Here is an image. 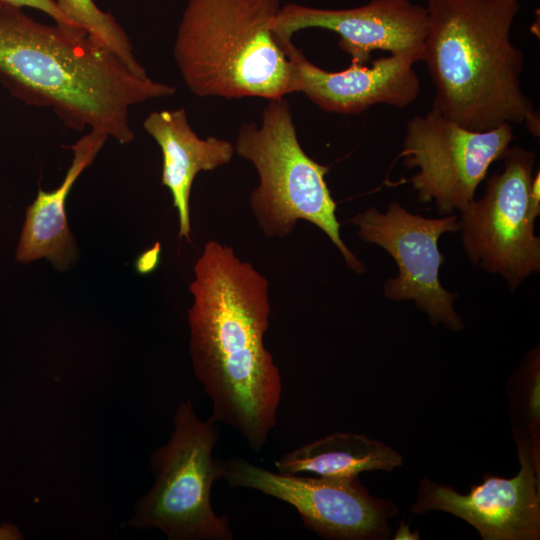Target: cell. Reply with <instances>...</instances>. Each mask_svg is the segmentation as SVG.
Returning a JSON list of instances; mask_svg holds the SVG:
<instances>
[{
  "label": "cell",
  "instance_id": "9a60e30c",
  "mask_svg": "<svg viewBox=\"0 0 540 540\" xmlns=\"http://www.w3.org/2000/svg\"><path fill=\"white\" fill-rule=\"evenodd\" d=\"M108 135L90 130L76 143L68 146L73 159L61 185L53 191H38L26 208L24 224L15 251L19 263L29 264L46 258L56 268L66 269L77 257L75 239L66 217V199L72 186L94 161Z\"/></svg>",
  "mask_w": 540,
  "mask_h": 540
},
{
  "label": "cell",
  "instance_id": "ac0fdd59",
  "mask_svg": "<svg viewBox=\"0 0 540 540\" xmlns=\"http://www.w3.org/2000/svg\"><path fill=\"white\" fill-rule=\"evenodd\" d=\"M0 7H14V8L31 7L34 9H38L41 12L47 14L58 25L68 27V28L83 30L82 28L78 27L73 22H71L62 13V11L59 9L55 0H0Z\"/></svg>",
  "mask_w": 540,
  "mask_h": 540
},
{
  "label": "cell",
  "instance_id": "d6986e66",
  "mask_svg": "<svg viewBox=\"0 0 540 540\" xmlns=\"http://www.w3.org/2000/svg\"><path fill=\"white\" fill-rule=\"evenodd\" d=\"M160 259V244L157 242L151 249L140 254L136 260V270L140 274L154 271Z\"/></svg>",
  "mask_w": 540,
  "mask_h": 540
},
{
  "label": "cell",
  "instance_id": "52a82bcc",
  "mask_svg": "<svg viewBox=\"0 0 540 540\" xmlns=\"http://www.w3.org/2000/svg\"><path fill=\"white\" fill-rule=\"evenodd\" d=\"M503 159V170L488 180L483 197L460 210V229L472 263L500 274L513 290L540 269V239L534 234L540 204L530 196L534 151L510 146Z\"/></svg>",
  "mask_w": 540,
  "mask_h": 540
},
{
  "label": "cell",
  "instance_id": "277c9868",
  "mask_svg": "<svg viewBox=\"0 0 540 540\" xmlns=\"http://www.w3.org/2000/svg\"><path fill=\"white\" fill-rule=\"evenodd\" d=\"M280 8V0H189L173 55L192 93L267 100L292 93V62L272 30Z\"/></svg>",
  "mask_w": 540,
  "mask_h": 540
},
{
  "label": "cell",
  "instance_id": "7a4b0ae2",
  "mask_svg": "<svg viewBox=\"0 0 540 540\" xmlns=\"http://www.w3.org/2000/svg\"><path fill=\"white\" fill-rule=\"evenodd\" d=\"M0 83L28 105L51 108L66 127H89L120 144L134 138L132 106L175 93L134 73L84 30L42 24L14 7H0Z\"/></svg>",
  "mask_w": 540,
  "mask_h": 540
},
{
  "label": "cell",
  "instance_id": "8fae6325",
  "mask_svg": "<svg viewBox=\"0 0 540 540\" xmlns=\"http://www.w3.org/2000/svg\"><path fill=\"white\" fill-rule=\"evenodd\" d=\"M520 469L512 478L485 475L481 484L460 494L451 486L423 479L413 514L442 511L473 526L483 540H538L540 496L534 453L527 439L514 432Z\"/></svg>",
  "mask_w": 540,
  "mask_h": 540
},
{
  "label": "cell",
  "instance_id": "8992f818",
  "mask_svg": "<svg viewBox=\"0 0 540 540\" xmlns=\"http://www.w3.org/2000/svg\"><path fill=\"white\" fill-rule=\"evenodd\" d=\"M217 424L211 417L202 420L190 400L178 405L169 440L150 456L154 483L134 505L132 528L158 529L170 540L233 539L229 518L211 503L212 486L220 480Z\"/></svg>",
  "mask_w": 540,
  "mask_h": 540
},
{
  "label": "cell",
  "instance_id": "4fadbf2b",
  "mask_svg": "<svg viewBox=\"0 0 540 540\" xmlns=\"http://www.w3.org/2000/svg\"><path fill=\"white\" fill-rule=\"evenodd\" d=\"M281 44L292 62V93L305 94L322 110L349 115L376 104L405 108L419 95L414 63L404 56L391 54L371 66L351 63L345 70L330 72L310 62L291 40Z\"/></svg>",
  "mask_w": 540,
  "mask_h": 540
},
{
  "label": "cell",
  "instance_id": "9c48e42d",
  "mask_svg": "<svg viewBox=\"0 0 540 540\" xmlns=\"http://www.w3.org/2000/svg\"><path fill=\"white\" fill-rule=\"evenodd\" d=\"M220 480L257 490L296 509L306 528L331 540L386 539L393 503L369 494L356 478L272 472L240 457L220 459Z\"/></svg>",
  "mask_w": 540,
  "mask_h": 540
},
{
  "label": "cell",
  "instance_id": "e0dca14e",
  "mask_svg": "<svg viewBox=\"0 0 540 540\" xmlns=\"http://www.w3.org/2000/svg\"><path fill=\"white\" fill-rule=\"evenodd\" d=\"M62 13L82 28L97 44L115 54L134 73L148 76L137 61L132 44L116 19L97 7L93 0H55Z\"/></svg>",
  "mask_w": 540,
  "mask_h": 540
},
{
  "label": "cell",
  "instance_id": "ffe728a7",
  "mask_svg": "<svg viewBox=\"0 0 540 540\" xmlns=\"http://www.w3.org/2000/svg\"><path fill=\"white\" fill-rule=\"evenodd\" d=\"M419 534L417 531L412 532L408 523L404 521L401 522L399 528L394 536L395 540L400 539H419Z\"/></svg>",
  "mask_w": 540,
  "mask_h": 540
},
{
  "label": "cell",
  "instance_id": "30bf717a",
  "mask_svg": "<svg viewBox=\"0 0 540 540\" xmlns=\"http://www.w3.org/2000/svg\"><path fill=\"white\" fill-rule=\"evenodd\" d=\"M351 222L358 227L363 240L384 248L398 265V276L384 284L386 297L413 300L435 325L442 323L453 331L464 328L453 307L457 295L445 290L439 280L444 256L438 240L443 233L460 230L457 216L427 219L392 202L386 213L372 207L354 216Z\"/></svg>",
  "mask_w": 540,
  "mask_h": 540
},
{
  "label": "cell",
  "instance_id": "7c38bea8",
  "mask_svg": "<svg viewBox=\"0 0 540 540\" xmlns=\"http://www.w3.org/2000/svg\"><path fill=\"white\" fill-rule=\"evenodd\" d=\"M323 28L339 36L351 63L364 65L374 50L422 61L428 28L425 6L409 0H371L349 9H322L288 3L281 6L272 30L279 40H291L301 29Z\"/></svg>",
  "mask_w": 540,
  "mask_h": 540
},
{
  "label": "cell",
  "instance_id": "3957f363",
  "mask_svg": "<svg viewBox=\"0 0 540 540\" xmlns=\"http://www.w3.org/2000/svg\"><path fill=\"white\" fill-rule=\"evenodd\" d=\"M422 61L435 86L432 108L473 131L526 123L534 105L521 88L522 51L510 38L519 0H426Z\"/></svg>",
  "mask_w": 540,
  "mask_h": 540
},
{
  "label": "cell",
  "instance_id": "5bb4252c",
  "mask_svg": "<svg viewBox=\"0 0 540 540\" xmlns=\"http://www.w3.org/2000/svg\"><path fill=\"white\" fill-rule=\"evenodd\" d=\"M146 132L162 152L161 183L172 195L178 212L180 239L191 241L190 195L196 175L228 164L235 153L230 141L200 138L188 123L185 108L153 111L143 121Z\"/></svg>",
  "mask_w": 540,
  "mask_h": 540
},
{
  "label": "cell",
  "instance_id": "2e32d148",
  "mask_svg": "<svg viewBox=\"0 0 540 540\" xmlns=\"http://www.w3.org/2000/svg\"><path fill=\"white\" fill-rule=\"evenodd\" d=\"M278 472L356 478L368 471H393L403 457L392 447L363 434L336 432L284 453L274 462Z\"/></svg>",
  "mask_w": 540,
  "mask_h": 540
},
{
  "label": "cell",
  "instance_id": "5b68a950",
  "mask_svg": "<svg viewBox=\"0 0 540 540\" xmlns=\"http://www.w3.org/2000/svg\"><path fill=\"white\" fill-rule=\"evenodd\" d=\"M234 149L257 170L259 184L251 191L249 204L267 238L288 237L297 222L305 220L330 238L352 271L366 270L340 236L337 204L325 180L329 167L313 160L301 147L285 98L269 100L260 127L242 124Z\"/></svg>",
  "mask_w": 540,
  "mask_h": 540
},
{
  "label": "cell",
  "instance_id": "ba28073f",
  "mask_svg": "<svg viewBox=\"0 0 540 540\" xmlns=\"http://www.w3.org/2000/svg\"><path fill=\"white\" fill-rule=\"evenodd\" d=\"M514 138L504 123L487 131L467 129L431 108L407 125L399 157L419 172L407 179L420 202L434 200L438 212L462 210L472 200L490 165L503 159Z\"/></svg>",
  "mask_w": 540,
  "mask_h": 540
},
{
  "label": "cell",
  "instance_id": "6da1fadb",
  "mask_svg": "<svg viewBox=\"0 0 540 540\" xmlns=\"http://www.w3.org/2000/svg\"><path fill=\"white\" fill-rule=\"evenodd\" d=\"M193 272L189 351L212 403L210 417L260 452L277 424L282 392L279 369L264 345L269 283L232 247L215 240L204 245Z\"/></svg>",
  "mask_w": 540,
  "mask_h": 540
}]
</instances>
